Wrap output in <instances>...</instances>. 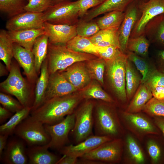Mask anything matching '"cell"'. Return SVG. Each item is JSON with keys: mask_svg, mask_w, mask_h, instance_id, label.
Wrapping results in <instances>:
<instances>
[{"mask_svg": "<svg viewBox=\"0 0 164 164\" xmlns=\"http://www.w3.org/2000/svg\"><path fill=\"white\" fill-rule=\"evenodd\" d=\"M83 99L79 94L74 93L51 98L31 112V115L44 124L54 125L73 112Z\"/></svg>", "mask_w": 164, "mask_h": 164, "instance_id": "cell-1", "label": "cell"}, {"mask_svg": "<svg viewBox=\"0 0 164 164\" xmlns=\"http://www.w3.org/2000/svg\"><path fill=\"white\" fill-rule=\"evenodd\" d=\"M97 57L91 54L71 50L66 45L49 43L47 58L50 74L64 70L76 63L86 61Z\"/></svg>", "mask_w": 164, "mask_h": 164, "instance_id": "cell-2", "label": "cell"}, {"mask_svg": "<svg viewBox=\"0 0 164 164\" xmlns=\"http://www.w3.org/2000/svg\"><path fill=\"white\" fill-rule=\"evenodd\" d=\"M95 135L120 138L123 129L119 115L108 105L98 104L93 112Z\"/></svg>", "mask_w": 164, "mask_h": 164, "instance_id": "cell-3", "label": "cell"}, {"mask_svg": "<svg viewBox=\"0 0 164 164\" xmlns=\"http://www.w3.org/2000/svg\"><path fill=\"white\" fill-rule=\"evenodd\" d=\"M128 57L121 51L112 59L106 61L107 75L117 99L122 102L127 99L125 89L126 67Z\"/></svg>", "mask_w": 164, "mask_h": 164, "instance_id": "cell-4", "label": "cell"}, {"mask_svg": "<svg viewBox=\"0 0 164 164\" xmlns=\"http://www.w3.org/2000/svg\"><path fill=\"white\" fill-rule=\"evenodd\" d=\"M14 134L29 147L47 144L51 139L44 124L31 115H29L18 125Z\"/></svg>", "mask_w": 164, "mask_h": 164, "instance_id": "cell-5", "label": "cell"}, {"mask_svg": "<svg viewBox=\"0 0 164 164\" xmlns=\"http://www.w3.org/2000/svg\"><path fill=\"white\" fill-rule=\"evenodd\" d=\"M7 78L1 83V88L6 93L15 97L24 107H32L33 102L31 93L18 66L12 63Z\"/></svg>", "mask_w": 164, "mask_h": 164, "instance_id": "cell-6", "label": "cell"}, {"mask_svg": "<svg viewBox=\"0 0 164 164\" xmlns=\"http://www.w3.org/2000/svg\"><path fill=\"white\" fill-rule=\"evenodd\" d=\"M43 14L44 22L54 24L76 25L79 19L78 2L66 1L54 5Z\"/></svg>", "mask_w": 164, "mask_h": 164, "instance_id": "cell-7", "label": "cell"}, {"mask_svg": "<svg viewBox=\"0 0 164 164\" xmlns=\"http://www.w3.org/2000/svg\"><path fill=\"white\" fill-rule=\"evenodd\" d=\"M86 100L85 101L74 111L75 124L70 133L73 135L75 144L93 135L94 103L90 99Z\"/></svg>", "mask_w": 164, "mask_h": 164, "instance_id": "cell-8", "label": "cell"}, {"mask_svg": "<svg viewBox=\"0 0 164 164\" xmlns=\"http://www.w3.org/2000/svg\"><path fill=\"white\" fill-rule=\"evenodd\" d=\"M123 150V140L121 138H115L104 143L79 158L97 161L101 164L118 163L121 160Z\"/></svg>", "mask_w": 164, "mask_h": 164, "instance_id": "cell-9", "label": "cell"}, {"mask_svg": "<svg viewBox=\"0 0 164 164\" xmlns=\"http://www.w3.org/2000/svg\"><path fill=\"white\" fill-rule=\"evenodd\" d=\"M119 117L126 128L140 140L149 135H161L153 120L140 112L122 111Z\"/></svg>", "mask_w": 164, "mask_h": 164, "instance_id": "cell-10", "label": "cell"}, {"mask_svg": "<svg viewBox=\"0 0 164 164\" xmlns=\"http://www.w3.org/2000/svg\"><path fill=\"white\" fill-rule=\"evenodd\" d=\"M75 122L74 111L58 123L53 125L44 124L51 138L47 144L49 148L60 150L67 145L69 141V135L74 127Z\"/></svg>", "mask_w": 164, "mask_h": 164, "instance_id": "cell-11", "label": "cell"}, {"mask_svg": "<svg viewBox=\"0 0 164 164\" xmlns=\"http://www.w3.org/2000/svg\"><path fill=\"white\" fill-rule=\"evenodd\" d=\"M138 1L141 14L130 38L145 34V29L148 23L156 17L164 14V0H148L146 2Z\"/></svg>", "mask_w": 164, "mask_h": 164, "instance_id": "cell-12", "label": "cell"}, {"mask_svg": "<svg viewBox=\"0 0 164 164\" xmlns=\"http://www.w3.org/2000/svg\"><path fill=\"white\" fill-rule=\"evenodd\" d=\"M125 12L124 19L118 30V39L121 51L126 54L128 40L141 14L138 0H134L130 3Z\"/></svg>", "mask_w": 164, "mask_h": 164, "instance_id": "cell-13", "label": "cell"}, {"mask_svg": "<svg viewBox=\"0 0 164 164\" xmlns=\"http://www.w3.org/2000/svg\"><path fill=\"white\" fill-rule=\"evenodd\" d=\"M44 22L43 13L25 11L9 19L5 27L8 31L43 28Z\"/></svg>", "mask_w": 164, "mask_h": 164, "instance_id": "cell-14", "label": "cell"}, {"mask_svg": "<svg viewBox=\"0 0 164 164\" xmlns=\"http://www.w3.org/2000/svg\"><path fill=\"white\" fill-rule=\"evenodd\" d=\"M12 138L7 142L0 160L6 164H26L28 163L26 143L22 139Z\"/></svg>", "mask_w": 164, "mask_h": 164, "instance_id": "cell-15", "label": "cell"}, {"mask_svg": "<svg viewBox=\"0 0 164 164\" xmlns=\"http://www.w3.org/2000/svg\"><path fill=\"white\" fill-rule=\"evenodd\" d=\"M113 139L109 136L93 135L74 145H66L59 151L63 155L79 158L104 143Z\"/></svg>", "mask_w": 164, "mask_h": 164, "instance_id": "cell-16", "label": "cell"}, {"mask_svg": "<svg viewBox=\"0 0 164 164\" xmlns=\"http://www.w3.org/2000/svg\"><path fill=\"white\" fill-rule=\"evenodd\" d=\"M43 28L49 43L66 45L77 35L76 25L54 24L45 22Z\"/></svg>", "mask_w": 164, "mask_h": 164, "instance_id": "cell-17", "label": "cell"}, {"mask_svg": "<svg viewBox=\"0 0 164 164\" xmlns=\"http://www.w3.org/2000/svg\"><path fill=\"white\" fill-rule=\"evenodd\" d=\"M78 90L61 72L57 71L50 74L44 102L51 98L73 94Z\"/></svg>", "mask_w": 164, "mask_h": 164, "instance_id": "cell-18", "label": "cell"}, {"mask_svg": "<svg viewBox=\"0 0 164 164\" xmlns=\"http://www.w3.org/2000/svg\"><path fill=\"white\" fill-rule=\"evenodd\" d=\"M85 62L76 63L64 70L59 71L78 90L86 87L92 79Z\"/></svg>", "mask_w": 164, "mask_h": 164, "instance_id": "cell-19", "label": "cell"}, {"mask_svg": "<svg viewBox=\"0 0 164 164\" xmlns=\"http://www.w3.org/2000/svg\"><path fill=\"white\" fill-rule=\"evenodd\" d=\"M13 56L23 69L29 80L33 82L36 79L37 74L32 51L14 43Z\"/></svg>", "mask_w": 164, "mask_h": 164, "instance_id": "cell-20", "label": "cell"}, {"mask_svg": "<svg viewBox=\"0 0 164 164\" xmlns=\"http://www.w3.org/2000/svg\"><path fill=\"white\" fill-rule=\"evenodd\" d=\"M134 0H105L98 6L88 10L82 18L86 21L93 20L101 15L118 11L125 12L128 5Z\"/></svg>", "mask_w": 164, "mask_h": 164, "instance_id": "cell-21", "label": "cell"}, {"mask_svg": "<svg viewBox=\"0 0 164 164\" xmlns=\"http://www.w3.org/2000/svg\"><path fill=\"white\" fill-rule=\"evenodd\" d=\"M123 142L125 161L133 164H143L145 162L146 159L143 150L132 135L127 134Z\"/></svg>", "mask_w": 164, "mask_h": 164, "instance_id": "cell-22", "label": "cell"}, {"mask_svg": "<svg viewBox=\"0 0 164 164\" xmlns=\"http://www.w3.org/2000/svg\"><path fill=\"white\" fill-rule=\"evenodd\" d=\"M47 144L29 146L26 149L28 163L30 164H57L59 158L50 152Z\"/></svg>", "mask_w": 164, "mask_h": 164, "instance_id": "cell-23", "label": "cell"}, {"mask_svg": "<svg viewBox=\"0 0 164 164\" xmlns=\"http://www.w3.org/2000/svg\"><path fill=\"white\" fill-rule=\"evenodd\" d=\"M8 32L14 43L32 51L36 39L39 36L45 34L43 28Z\"/></svg>", "mask_w": 164, "mask_h": 164, "instance_id": "cell-24", "label": "cell"}, {"mask_svg": "<svg viewBox=\"0 0 164 164\" xmlns=\"http://www.w3.org/2000/svg\"><path fill=\"white\" fill-rule=\"evenodd\" d=\"M40 73V76L38 79L36 86L34 101L31 112L36 110L40 106L45 100L50 76L47 57L42 64Z\"/></svg>", "mask_w": 164, "mask_h": 164, "instance_id": "cell-25", "label": "cell"}, {"mask_svg": "<svg viewBox=\"0 0 164 164\" xmlns=\"http://www.w3.org/2000/svg\"><path fill=\"white\" fill-rule=\"evenodd\" d=\"M150 136L147 139L146 146L151 163L164 164V138L161 135Z\"/></svg>", "mask_w": 164, "mask_h": 164, "instance_id": "cell-26", "label": "cell"}, {"mask_svg": "<svg viewBox=\"0 0 164 164\" xmlns=\"http://www.w3.org/2000/svg\"><path fill=\"white\" fill-rule=\"evenodd\" d=\"M145 34L150 42L164 47V14L156 17L148 23Z\"/></svg>", "mask_w": 164, "mask_h": 164, "instance_id": "cell-27", "label": "cell"}, {"mask_svg": "<svg viewBox=\"0 0 164 164\" xmlns=\"http://www.w3.org/2000/svg\"><path fill=\"white\" fill-rule=\"evenodd\" d=\"M118 30V29H100L96 34L89 38L97 46H112L120 49Z\"/></svg>", "mask_w": 164, "mask_h": 164, "instance_id": "cell-28", "label": "cell"}, {"mask_svg": "<svg viewBox=\"0 0 164 164\" xmlns=\"http://www.w3.org/2000/svg\"><path fill=\"white\" fill-rule=\"evenodd\" d=\"M152 97L151 91L145 84L141 83L125 111L132 113L140 112Z\"/></svg>", "mask_w": 164, "mask_h": 164, "instance_id": "cell-29", "label": "cell"}, {"mask_svg": "<svg viewBox=\"0 0 164 164\" xmlns=\"http://www.w3.org/2000/svg\"><path fill=\"white\" fill-rule=\"evenodd\" d=\"M133 64L128 58L126 67L125 89L128 100L132 97L141 83L142 77Z\"/></svg>", "mask_w": 164, "mask_h": 164, "instance_id": "cell-30", "label": "cell"}, {"mask_svg": "<svg viewBox=\"0 0 164 164\" xmlns=\"http://www.w3.org/2000/svg\"><path fill=\"white\" fill-rule=\"evenodd\" d=\"M49 43L48 37L45 34L38 37L33 44L32 51L37 74L40 72L42 64L47 57Z\"/></svg>", "mask_w": 164, "mask_h": 164, "instance_id": "cell-31", "label": "cell"}, {"mask_svg": "<svg viewBox=\"0 0 164 164\" xmlns=\"http://www.w3.org/2000/svg\"><path fill=\"white\" fill-rule=\"evenodd\" d=\"M14 43L11 39L8 31H0V59L5 63L9 71L11 68L13 56Z\"/></svg>", "mask_w": 164, "mask_h": 164, "instance_id": "cell-32", "label": "cell"}, {"mask_svg": "<svg viewBox=\"0 0 164 164\" xmlns=\"http://www.w3.org/2000/svg\"><path fill=\"white\" fill-rule=\"evenodd\" d=\"M66 46L73 51L91 54L98 57V46L94 45L89 38L77 35L69 41Z\"/></svg>", "mask_w": 164, "mask_h": 164, "instance_id": "cell-33", "label": "cell"}, {"mask_svg": "<svg viewBox=\"0 0 164 164\" xmlns=\"http://www.w3.org/2000/svg\"><path fill=\"white\" fill-rule=\"evenodd\" d=\"M128 59L135 65L142 75L141 83H145L152 74L157 69L145 59L132 52L128 51Z\"/></svg>", "mask_w": 164, "mask_h": 164, "instance_id": "cell-34", "label": "cell"}, {"mask_svg": "<svg viewBox=\"0 0 164 164\" xmlns=\"http://www.w3.org/2000/svg\"><path fill=\"white\" fill-rule=\"evenodd\" d=\"M32 107H26L16 112L9 121L0 126V134L10 135L14 133L15 128L31 113Z\"/></svg>", "mask_w": 164, "mask_h": 164, "instance_id": "cell-35", "label": "cell"}, {"mask_svg": "<svg viewBox=\"0 0 164 164\" xmlns=\"http://www.w3.org/2000/svg\"><path fill=\"white\" fill-rule=\"evenodd\" d=\"M79 93L83 99H95L109 103L114 102L112 98L95 82L90 83Z\"/></svg>", "mask_w": 164, "mask_h": 164, "instance_id": "cell-36", "label": "cell"}, {"mask_svg": "<svg viewBox=\"0 0 164 164\" xmlns=\"http://www.w3.org/2000/svg\"><path fill=\"white\" fill-rule=\"evenodd\" d=\"M125 15V12L112 11L106 13L96 21L100 29H119Z\"/></svg>", "mask_w": 164, "mask_h": 164, "instance_id": "cell-37", "label": "cell"}, {"mask_svg": "<svg viewBox=\"0 0 164 164\" xmlns=\"http://www.w3.org/2000/svg\"><path fill=\"white\" fill-rule=\"evenodd\" d=\"M149 43L150 41L145 34L130 38L127 44V51L145 58L148 55Z\"/></svg>", "mask_w": 164, "mask_h": 164, "instance_id": "cell-38", "label": "cell"}, {"mask_svg": "<svg viewBox=\"0 0 164 164\" xmlns=\"http://www.w3.org/2000/svg\"><path fill=\"white\" fill-rule=\"evenodd\" d=\"M26 0H0V10L12 18L25 12Z\"/></svg>", "mask_w": 164, "mask_h": 164, "instance_id": "cell-39", "label": "cell"}, {"mask_svg": "<svg viewBox=\"0 0 164 164\" xmlns=\"http://www.w3.org/2000/svg\"><path fill=\"white\" fill-rule=\"evenodd\" d=\"M85 62L92 79L97 80L103 85L104 75L106 68L105 61L100 57H97Z\"/></svg>", "mask_w": 164, "mask_h": 164, "instance_id": "cell-40", "label": "cell"}, {"mask_svg": "<svg viewBox=\"0 0 164 164\" xmlns=\"http://www.w3.org/2000/svg\"><path fill=\"white\" fill-rule=\"evenodd\" d=\"M76 25L77 35L86 38L91 37L100 30L96 21L93 19L86 21L80 19Z\"/></svg>", "mask_w": 164, "mask_h": 164, "instance_id": "cell-41", "label": "cell"}, {"mask_svg": "<svg viewBox=\"0 0 164 164\" xmlns=\"http://www.w3.org/2000/svg\"><path fill=\"white\" fill-rule=\"evenodd\" d=\"M142 111L153 118L164 117V99L152 97L146 104Z\"/></svg>", "mask_w": 164, "mask_h": 164, "instance_id": "cell-42", "label": "cell"}, {"mask_svg": "<svg viewBox=\"0 0 164 164\" xmlns=\"http://www.w3.org/2000/svg\"><path fill=\"white\" fill-rule=\"evenodd\" d=\"M54 5L52 0H29L25 7V11L43 13Z\"/></svg>", "mask_w": 164, "mask_h": 164, "instance_id": "cell-43", "label": "cell"}, {"mask_svg": "<svg viewBox=\"0 0 164 164\" xmlns=\"http://www.w3.org/2000/svg\"><path fill=\"white\" fill-rule=\"evenodd\" d=\"M0 103L3 107L12 113H15L24 108L18 100L2 92L0 93Z\"/></svg>", "mask_w": 164, "mask_h": 164, "instance_id": "cell-44", "label": "cell"}, {"mask_svg": "<svg viewBox=\"0 0 164 164\" xmlns=\"http://www.w3.org/2000/svg\"><path fill=\"white\" fill-rule=\"evenodd\" d=\"M121 51L119 48L112 46H98L97 57L103 59L106 62L113 59Z\"/></svg>", "mask_w": 164, "mask_h": 164, "instance_id": "cell-45", "label": "cell"}, {"mask_svg": "<svg viewBox=\"0 0 164 164\" xmlns=\"http://www.w3.org/2000/svg\"><path fill=\"white\" fill-rule=\"evenodd\" d=\"M144 84L151 91L156 87L164 86V73L157 69Z\"/></svg>", "mask_w": 164, "mask_h": 164, "instance_id": "cell-46", "label": "cell"}, {"mask_svg": "<svg viewBox=\"0 0 164 164\" xmlns=\"http://www.w3.org/2000/svg\"><path fill=\"white\" fill-rule=\"evenodd\" d=\"M78 2L79 16L82 18L88 9L95 7L102 3L105 0H77Z\"/></svg>", "mask_w": 164, "mask_h": 164, "instance_id": "cell-47", "label": "cell"}, {"mask_svg": "<svg viewBox=\"0 0 164 164\" xmlns=\"http://www.w3.org/2000/svg\"><path fill=\"white\" fill-rule=\"evenodd\" d=\"M157 67L158 70L164 73V50L158 51L156 55Z\"/></svg>", "mask_w": 164, "mask_h": 164, "instance_id": "cell-48", "label": "cell"}, {"mask_svg": "<svg viewBox=\"0 0 164 164\" xmlns=\"http://www.w3.org/2000/svg\"><path fill=\"white\" fill-rule=\"evenodd\" d=\"M78 158L63 155L60 158L57 164H78Z\"/></svg>", "mask_w": 164, "mask_h": 164, "instance_id": "cell-49", "label": "cell"}, {"mask_svg": "<svg viewBox=\"0 0 164 164\" xmlns=\"http://www.w3.org/2000/svg\"><path fill=\"white\" fill-rule=\"evenodd\" d=\"M151 91L153 97L158 99H164V86L156 87Z\"/></svg>", "mask_w": 164, "mask_h": 164, "instance_id": "cell-50", "label": "cell"}, {"mask_svg": "<svg viewBox=\"0 0 164 164\" xmlns=\"http://www.w3.org/2000/svg\"><path fill=\"white\" fill-rule=\"evenodd\" d=\"M12 113L3 106H0V123H3L12 116Z\"/></svg>", "mask_w": 164, "mask_h": 164, "instance_id": "cell-51", "label": "cell"}, {"mask_svg": "<svg viewBox=\"0 0 164 164\" xmlns=\"http://www.w3.org/2000/svg\"><path fill=\"white\" fill-rule=\"evenodd\" d=\"M153 118L154 123L160 130L161 135L164 138V117H155Z\"/></svg>", "mask_w": 164, "mask_h": 164, "instance_id": "cell-52", "label": "cell"}, {"mask_svg": "<svg viewBox=\"0 0 164 164\" xmlns=\"http://www.w3.org/2000/svg\"><path fill=\"white\" fill-rule=\"evenodd\" d=\"M8 137L7 135L0 134V157L7 145Z\"/></svg>", "mask_w": 164, "mask_h": 164, "instance_id": "cell-53", "label": "cell"}, {"mask_svg": "<svg viewBox=\"0 0 164 164\" xmlns=\"http://www.w3.org/2000/svg\"><path fill=\"white\" fill-rule=\"evenodd\" d=\"M7 70H8L6 67H5V66L0 62V76L1 77L4 76L7 73Z\"/></svg>", "mask_w": 164, "mask_h": 164, "instance_id": "cell-54", "label": "cell"}, {"mask_svg": "<svg viewBox=\"0 0 164 164\" xmlns=\"http://www.w3.org/2000/svg\"><path fill=\"white\" fill-rule=\"evenodd\" d=\"M73 0H52L54 5L56 4L66 1H73Z\"/></svg>", "mask_w": 164, "mask_h": 164, "instance_id": "cell-55", "label": "cell"}, {"mask_svg": "<svg viewBox=\"0 0 164 164\" xmlns=\"http://www.w3.org/2000/svg\"><path fill=\"white\" fill-rule=\"evenodd\" d=\"M140 2H146L148 1V0H138Z\"/></svg>", "mask_w": 164, "mask_h": 164, "instance_id": "cell-56", "label": "cell"}, {"mask_svg": "<svg viewBox=\"0 0 164 164\" xmlns=\"http://www.w3.org/2000/svg\"><path fill=\"white\" fill-rule=\"evenodd\" d=\"M26 0L28 2L29 1V0Z\"/></svg>", "mask_w": 164, "mask_h": 164, "instance_id": "cell-57", "label": "cell"}]
</instances>
